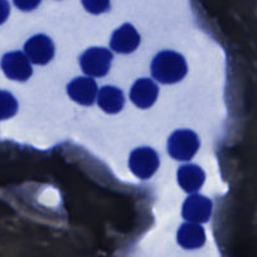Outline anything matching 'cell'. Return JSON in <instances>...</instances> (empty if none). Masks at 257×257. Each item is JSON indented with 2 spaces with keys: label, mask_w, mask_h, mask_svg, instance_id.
<instances>
[{
  "label": "cell",
  "mask_w": 257,
  "mask_h": 257,
  "mask_svg": "<svg viewBox=\"0 0 257 257\" xmlns=\"http://www.w3.org/2000/svg\"><path fill=\"white\" fill-rule=\"evenodd\" d=\"M82 4L88 12L100 14L110 8V0H82Z\"/></svg>",
  "instance_id": "3957f363"
},
{
  "label": "cell",
  "mask_w": 257,
  "mask_h": 257,
  "mask_svg": "<svg viewBox=\"0 0 257 257\" xmlns=\"http://www.w3.org/2000/svg\"><path fill=\"white\" fill-rule=\"evenodd\" d=\"M39 3H41V0H14L17 8L26 12L36 9L39 6Z\"/></svg>",
  "instance_id": "277c9868"
},
{
  "label": "cell",
  "mask_w": 257,
  "mask_h": 257,
  "mask_svg": "<svg viewBox=\"0 0 257 257\" xmlns=\"http://www.w3.org/2000/svg\"><path fill=\"white\" fill-rule=\"evenodd\" d=\"M17 107L16 98L7 91H0V120L12 117L17 112Z\"/></svg>",
  "instance_id": "7a4b0ae2"
},
{
  "label": "cell",
  "mask_w": 257,
  "mask_h": 257,
  "mask_svg": "<svg viewBox=\"0 0 257 257\" xmlns=\"http://www.w3.org/2000/svg\"><path fill=\"white\" fill-rule=\"evenodd\" d=\"M9 12H11V7H9L8 0H0V24H3L8 19Z\"/></svg>",
  "instance_id": "5b68a950"
},
{
  "label": "cell",
  "mask_w": 257,
  "mask_h": 257,
  "mask_svg": "<svg viewBox=\"0 0 257 257\" xmlns=\"http://www.w3.org/2000/svg\"><path fill=\"white\" fill-rule=\"evenodd\" d=\"M2 68L12 80L24 81L31 76V67L26 57L21 52H12L2 59Z\"/></svg>",
  "instance_id": "6da1fadb"
}]
</instances>
